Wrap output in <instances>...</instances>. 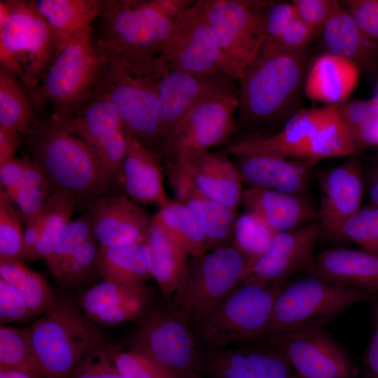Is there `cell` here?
I'll list each match as a JSON object with an SVG mask.
<instances>
[{
  "label": "cell",
  "mask_w": 378,
  "mask_h": 378,
  "mask_svg": "<svg viewBox=\"0 0 378 378\" xmlns=\"http://www.w3.org/2000/svg\"><path fill=\"white\" fill-rule=\"evenodd\" d=\"M307 62L306 48L266 40L238 80V131L266 128L293 111L304 90Z\"/></svg>",
  "instance_id": "6da1fadb"
},
{
  "label": "cell",
  "mask_w": 378,
  "mask_h": 378,
  "mask_svg": "<svg viewBox=\"0 0 378 378\" xmlns=\"http://www.w3.org/2000/svg\"><path fill=\"white\" fill-rule=\"evenodd\" d=\"M77 134L73 120L62 123L52 116L42 120L31 133L24 135L31 159L43 171L50 192H66L77 202L97 200L111 183L97 158Z\"/></svg>",
  "instance_id": "7a4b0ae2"
},
{
  "label": "cell",
  "mask_w": 378,
  "mask_h": 378,
  "mask_svg": "<svg viewBox=\"0 0 378 378\" xmlns=\"http://www.w3.org/2000/svg\"><path fill=\"white\" fill-rule=\"evenodd\" d=\"M108 58L97 42L93 27L57 48L55 56L31 94L41 110L46 103L52 117L62 123L73 120L79 106L100 90Z\"/></svg>",
  "instance_id": "3957f363"
},
{
  "label": "cell",
  "mask_w": 378,
  "mask_h": 378,
  "mask_svg": "<svg viewBox=\"0 0 378 378\" xmlns=\"http://www.w3.org/2000/svg\"><path fill=\"white\" fill-rule=\"evenodd\" d=\"M107 58L99 91L110 101L126 130L162 155L158 85L164 59L162 57L149 62L120 56Z\"/></svg>",
  "instance_id": "277c9868"
},
{
  "label": "cell",
  "mask_w": 378,
  "mask_h": 378,
  "mask_svg": "<svg viewBox=\"0 0 378 378\" xmlns=\"http://www.w3.org/2000/svg\"><path fill=\"white\" fill-rule=\"evenodd\" d=\"M57 43L34 1H0V63L31 96L51 64Z\"/></svg>",
  "instance_id": "5b68a950"
},
{
  "label": "cell",
  "mask_w": 378,
  "mask_h": 378,
  "mask_svg": "<svg viewBox=\"0 0 378 378\" xmlns=\"http://www.w3.org/2000/svg\"><path fill=\"white\" fill-rule=\"evenodd\" d=\"M43 378H68L104 335L73 302L57 304L25 328Z\"/></svg>",
  "instance_id": "8992f818"
},
{
  "label": "cell",
  "mask_w": 378,
  "mask_h": 378,
  "mask_svg": "<svg viewBox=\"0 0 378 378\" xmlns=\"http://www.w3.org/2000/svg\"><path fill=\"white\" fill-rule=\"evenodd\" d=\"M99 19L94 36L106 56L139 62L161 57L176 20L166 17L153 0H110Z\"/></svg>",
  "instance_id": "52a82bcc"
},
{
  "label": "cell",
  "mask_w": 378,
  "mask_h": 378,
  "mask_svg": "<svg viewBox=\"0 0 378 378\" xmlns=\"http://www.w3.org/2000/svg\"><path fill=\"white\" fill-rule=\"evenodd\" d=\"M371 298L374 297L360 290L304 275L282 286L262 338L323 328L347 308Z\"/></svg>",
  "instance_id": "ba28073f"
},
{
  "label": "cell",
  "mask_w": 378,
  "mask_h": 378,
  "mask_svg": "<svg viewBox=\"0 0 378 378\" xmlns=\"http://www.w3.org/2000/svg\"><path fill=\"white\" fill-rule=\"evenodd\" d=\"M283 285L244 279L197 323L198 336L205 348L229 347L260 340Z\"/></svg>",
  "instance_id": "9c48e42d"
},
{
  "label": "cell",
  "mask_w": 378,
  "mask_h": 378,
  "mask_svg": "<svg viewBox=\"0 0 378 378\" xmlns=\"http://www.w3.org/2000/svg\"><path fill=\"white\" fill-rule=\"evenodd\" d=\"M250 264L232 243L188 260L173 297V306L192 323H198L247 276Z\"/></svg>",
  "instance_id": "30bf717a"
},
{
  "label": "cell",
  "mask_w": 378,
  "mask_h": 378,
  "mask_svg": "<svg viewBox=\"0 0 378 378\" xmlns=\"http://www.w3.org/2000/svg\"><path fill=\"white\" fill-rule=\"evenodd\" d=\"M203 1L228 75L238 80L255 62L267 40L262 18L267 1Z\"/></svg>",
  "instance_id": "8fae6325"
},
{
  "label": "cell",
  "mask_w": 378,
  "mask_h": 378,
  "mask_svg": "<svg viewBox=\"0 0 378 378\" xmlns=\"http://www.w3.org/2000/svg\"><path fill=\"white\" fill-rule=\"evenodd\" d=\"M237 82L211 93L194 106L165 143L163 155L179 158L227 145L238 132Z\"/></svg>",
  "instance_id": "7c38bea8"
},
{
  "label": "cell",
  "mask_w": 378,
  "mask_h": 378,
  "mask_svg": "<svg viewBox=\"0 0 378 378\" xmlns=\"http://www.w3.org/2000/svg\"><path fill=\"white\" fill-rule=\"evenodd\" d=\"M188 323L173 305L155 309L142 318L128 346L188 378L197 371L200 357Z\"/></svg>",
  "instance_id": "4fadbf2b"
},
{
  "label": "cell",
  "mask_w": 378,
  "mask_h": 378,
  "mask_svg": "<svg viewBox=\"0 0 378 378\" xmlns=\"http://www.w3.org/2000/svg\"><path fill=\"white\" fill-rule=\"evenodd\" d=\"M161 57L170 67L183 71L202 76L228 75L203 0L195 1L175 21Z\"/></svg>",
  "instance_id": "5bb4252c"
},
{
  "label": "cell",
  "mask_w": 378,
  "mask_h": 378,
  "mask_svg": "<svg viewBox=\"0 0 378 378\" xmlns=\"http://www.w3.org/2000/svg\"><path fill=\"white\" fill-rule=\"evenodd\" d=\"M281 354L300 378H356L343 349L323 328L265 337L260 341Z\"/></svg>",
  "instance_id": "9a60e30c"
},
{
  "label": "cell",
  "mask_w": 378,
  "mask_h": 378,
  "mask_svg": "<svg viewBox=\"0 0 378 378\" xmlns=\"http://www.w3.org/2000/svg\"><path fill=\"white\" fill-rule=\"evenodd\" d=\"M73 125L94 153L108 181L121 182L127 130L106 96L99 91L82 104L74 113Z\"/></svg>",
  "instance_id": "2e32d148"
},
{
  "label": "cell",
  "mask_w": 378,
  "mask_h": 378,
  "mask_svg": "<svg viewBox=\"0 0 378 378\" xmlns=\"http://www.w3.org/2000/svg\"><path fill=\"white\" fill-rule=\"evenodd\" d=\"M203 378H299L289 362L263 343L200 350Z\"/></svg>",
  "instance_id": "e0dca14e"
},
{
  "label": "cell",
  "mask_w": 378,
  "mask_h": 378,
  "mask_svg": "<svg viewBox=\"0 0 378 378\" xmlns=\"http://www.w3.org/2000/svg\"><path fill=\"white\" fill-rule=\"evenodd\" d=\"M236 81L238 80L226 74L202 76L175 69L164 62L158 85L163 149L194 106L211 93Z\"/></svg>",
  "instance_id": "ac0fdd59"
},
{
  "label": "cell",
  "mask_w": 378,
  "mask_h": 378,
  "mask_svg": "<svg viewBox=\"0 0 378 378\" xmlns=\"http://www.w3.org/2000/svg\"><path fill=\"white\" fill-rule=\"evenodd\" d=\"M318 220L289 231L276 232L266 252L246 277L269 285H283L309 262L320 237Z\"/></svg>",
  "instance_id": "d6986e66"
},
{
  "label": "cell",
  "mask_w": 378,
  "mask_h": 378,
  "mask_svg": "<svg viewBox=\"0 0 378 378\" xmlns=\"http://www.w3.org/2000/svg\"><path fill=\"white\" fill-rule=\"evenodd\" d=\"M165 171L175 201L184 204L196 216L206 237L209 250L232 243L237 209L205 195L180 158H169Z\"/></svg>",
  "instance_id": "ffe728a7"
},
{
  "label": "cell",
  "mask_w": 378,
  "mask_h": 378,
  "mask_svg": "<svg viewBox=\"0 0 378 378\" xmlns=\"http://www.w3.org/2000/svg\"><path fill=\"white\" fill-rule=\"evenodd\" d=\"M90 218L99 245L114 248L146 241L153 216L125 195H105L94 202Z\"/></svg>",
  "instance_id": "44dd1931"
},
{
  "label": "cell",
  "mask_w": 378,
  "mask_h": 378,
  "mask_svg": "<svg viewBox=\"0 0 378 378\" xmlns=\"http://www.w3.org/2000/svg\"><path fill=\"white\" fill-rule=\"evenodd\" d=\"M151 299L152 291L146 284L104 281L84 291L78 303L93 323L110 327L143 318L148 313Z\"/></svg>",
  "instance_id": "7402d4cb"
},
{
  "label": "cell",
  "mask_w": 378,
  "mask_h": 378,
  "mask_svg": "<svg viewBox=\"0 0 378 378\" xmlns=\"http://www.w3.org/2000/svg\"><path fill=\"white\" fill-rule=\"evenodd\" d=\"M304 275L378 295V255L365 250L331 248L314 255Z\"/></svg>",
  "instance_id": "603a6c76"
},
{
  "label": "cell",
  "mask_w": 378,
  "mask_h": 378,
  "mask_svg": "<svg viewBox=\"0 0 378 378\" xmlns=\"http://www.w3.org/2000/svg\"><path fill=\"white\" fill-rule=\"evenodd\" d=\"M330 105L323 108H308L295 112L284 126L269 135L245 136L229 144L225 148L233 155L246 151L273 153L285 158H304L307 146L326 120Z\"/></svg>",
  "instance_id": "cb8c5ba5"
},
{
  "label": "cell",
  "mask_w": 378,
  "mask_h": 378,
  "mask_svg": "<svg viewBox=\"0 0 378 378\" xmlns=\"http://www.w3.org/2000/svg\"><path fill=\"white\" fill-rule=\"evenodd\" d=\"M363 192L361 169L356 160L345 161L326 174L318 210L321 235L329 238L338 225L360 209Z\"/></svg>",
  "instance_id": "d4e9b609"
},
{
  "label": "cell",
  "mask_w": 378,
  "mask_h": 378,
  "mask_svg": "<svg viewBox=\"0 0 378 378\" xmlns=\"http://www.w3.org/2000/svg\"><path fill=\"white\" fill-rule=\"evenodd\" d=\"M161 157L162 154L148 148L127 131L121 183L136 202L160 208L170 201L164 187Z\"/></svg>",
  "instance_id": "484cf974"
},
{
  "label": "cell",
  "mask_w": 378,
  "mask_h": 378,
  "mask_svg": "<svg viewBox=\"0 0 378 378\" xmlns=\"http://www.w3.org/2000/svg\"><path fill=\"white\" fill-rule=\"evenodd\" d=\"M221 151L195 152L180 158L198 188L213 200L237 209L243 180L237 164Z\"/></svg>",
  "instance_id": "4316f807"
},
{
  "label": "cell",
  "mask_w": 378,
  "mask_h": 378,
  "mask_svg": "<svg viewBox=\"0 0 378 378\" xmlns=\"http://www.w3.org/2000/svg\"><path fill=\"white\" fill-rule=\"evenodd\" d=\"M234 156L243 182L304 198L308 176L303 165L265 151H246Z\"/></svg>",
  "instance_id": "83f0119b"
},
{
  "label": "cell",
  "mask_w": 378,
  "mask_h": 378,
  "mask_svg": "<svg viewBox=\"0 0 378 378\" xmlns=\"http://www.w3.org/2000/svg\"><path fill=\"white\" fill-rule=\"evenodd\" d=\"M241 202L246 211L259 216L275 232L318 220V210L306 199L279 190L249 186L243 190Z\"/></svg>",
  "instance_id": "f1b7e54d"
},
{
  "label": "cell",
  "mask_w": 378,
  "mask_h": 378,
  "mask_svg": "<svg viewBox=\"0 0 378 378\" xmlns=\"http://www.w3.org/2000/svg\"><path fill=\"white\" fill-rule=\"evenodd\" d=\"M321 32L329 53L351 61L359 70L372 73L377 69L378 42L363 34L340 1Z\"/></svg>",
  "instance_id": "f546056e"
},
{
  "label": "cell",
  "mask_w": 378,
  "mask_h": 378,
  "mask_svg": "<svg viewBox=\"0 0 378 378\" xmlns=\"http://www.w3.org/2000/svg\"><path fill=\"white\" fill-rule=\"evenodd\" d=\"M359 69L351 61L330 54L318 56L306 76L304 92L306 97L316 102L340 104L355 89Z\"/></svg>",
  "instance_id": "4dcf8cb0"
},
{
  "label": "cell",
  "mask_w": 378,
  "mask_h": 378,
  "mask_svg": "<svg viewBox=\"0 0 378 378\" xmlns=\"http://www.w3.org/2000/svg\"><path fill=\"white\" fill-rule=\"evenodd\" d=\"M110 0H37L36 9L46 19L57 48L92 27Z\"/></svg>",
  "instance_id": "1f68e13d"
},
{
  "label": "cell",
  "mask_w": 378,
  "mask_h": 378,
  "mask_svg": "<svg viewBox=\"0 0 378 378\" xmlns=\"http://www.w3.org/2000/svg\"><path fill=\"white\" fill-rule=\"evenodd\" d=\"M146 241L150 254L152 277L157 281L163 298L170 299L179 286L190 255L166 229L153 219Z\"/></svg>",
  "instance_id": "d6a6232c"
},
{
  "label": "cell",
  "mask_w": 378,
  "mask_h": 378,
  "mask_svg": "<svg viewBox=\"0 0 378 378\" xmlns=\"http://www.w3.org/2000/svg\"><path fill=\"white\" fill-rule=\"evenodd\" d=\"M97 270L104 281L122 285L146 284L152 277L146 241L114 248L100 246Z\"/></svg>",
  "instance_id": "836d02e7"
},
{
  "label": "cell",
  "mask_w": 378,
  "mask_h": 378,
  "mask_svg": "<svg viewBox=\"0 0 378 378\" xmlns=\"http://www.w3.org/2000/svg\"><path fill=\"white\" fill-rule=\"evenodd\" d=\"M39 111L25 85L0 66V128L27 135L42 121Z\"/></svg>",
  "instance_id": "e575fe53"
},
{
  "label": "cell",
  "mask_w": 378,
  "mask_h": 378,
  "mask_svg": "<svg viewBox=\"0 0 378 378\" xmlns=\"http://www.w3.org/2000/svg\"><path fill=\"white\" fill-rule=\"evenodd\" d=\"M0 277L18 291L33 316L46 314L59 302L45 279L23 262L0 261Z\"/></svg>",
  "instance_id": "d590c367"
},
{
  "label": "cell",
  "mask_w": 378,
  "mask_h": 378,
  "mask_svg": "<svg viewBox=\"0 0 378 378\" xmlns=\"http://www.w3.org/2000/svg\"><path fill=\"white\" fill-rule=\"evenodd\" d=\"M153 220L166 229L192 257L200 256L209 251L201 224L184 204L170 200L159 209Z\"/></svg>",
  "instance_id": "8d00e7d4"
},
{
  "label": "cell",
  "mask_w": 378,
  "mask_h": 378,
  "mask_svg": "<svg viewBox=\"0 0 378 378\" xmlns=\"http://www.w3.org/2000/svg\"><path fill=\"white\" fill-rule=\"evenodd\" d=\"M357 149L337 104L330 105L328 115L310 141L304 158L313 162L324 158L342 157L354 153Z\"/></svg>",
  "instance_id": "74e56055"
},
{
  "label": "cell",
  "mask_w": 378,
  "mask_h": 378,
  "mask_svg": "<svg viewBox=\"0 0 378 378\" xmlns=\"http://www.w3.org/2000/svg\"><path fill=\"white\" fill-rule=\"evenodd\" d=\"M76 198L66 192H51L42 209L43 223L40 239L30 262L46 260L71 223L77 204Z\"/></svg>",
  "instance_id": "f35d334b"
},
{
  "label": "cell",
  "mask_w": 378,
  "mask_h": 378,
  "mask_svg": "<svg viewBox=\"0 0 378 378\" xmlns=\"http://www.w3.org/2000/svg\"><path fill=\"white\" fill-rule=\"evenodd\" d=\"M276 233L259 216L246 211L237 218L232 244L246 257L251 269L268 249Z\"/></svg>",
  "instance_id": "ab89813d"
},
{
  "label": "cell",
  "mask_w": 378,
  "mask_h": 378,
  "mask_svg": "<svg viewBox=\"0 0 378 378\" xmlns=\"http://www.w3.org/2000/svg\"><path fill=\"white\" fill-rule=\"evenodd\" d=\"M0 370H15L43 377L25 329L1 325Z\"/></svg>",
  "instance_id": "60d3db41"
},
{
  "label": "cell",
  "mask_w": 378,
  "mask_h": 378,
  "mask_svg": "<svg viewBox=\"0 0 378 378\" xmlns=\"http://www.w3.org/2000/svg\"><path fill=\"white\" fill-rule=\"evenodd\" d=\"M328 239L351 241L378 255V207L360 209L338 225Z\"/></svg>",
  "instance_id": "b9f144b4"
},
{
  "label": "cell",
  "mask_w": 378,
  "mask_h": 378,
  "mask_svg": "<svg viewBox=\"0 0 378 378\" xmlns=\"http://www.w3.org/2000/svg\"><path fill=\"white\" fill-rule=\"evenodd\" d=\"M24 231L11 199L0 190V261L22 262Z\"/></svg>",
  "instance_id": "7bdbcfd3"
},
{
  "label": "cell",
  "mask_w": 378,
  "mask_h": 378,
  "mask_svg": "<svg viewBox=\"0 0 378 378\" xmlns=\"http://www.w3.org/2000/svg\"><path fill=\"white\" fill-rule=\"evenodd\" d=\"M100 245L94 237L80 244L65 262L57 279L64 285L76 286L98 274Z\"/></svg>",
  "instance_id": "ee69618b"
},
{
  "label": "cell",
  "mask_w": 378,
  "mask_h": 378,
  "mask_svg": "<svg viewBox=\"0 0 378 378\" xmlns=\"http://www.w3.org/2000/svg\"><path fill=\"white\" fill-rule=\"evenodd\" d=\"M113 359L124 378H178L169 370L130 347L108 344Z\"/></svg>",
  "instance_id": "f6af8a7d"
},
{
  "label": "cell",
  "mask_w": 378,
  "mask_h": 378,
  "mask_svg": "<svg viewBox=\"0 0 378 378\" xmlns=\"http://www.w3.org/2000/svg\"><path fill=\"white\" fill-rule=\"evenodd\" d=\"M1 189L15 190L49 184L38 164L27 157L14 158L0 165Z\"/></svg>",
  "instance_id": "bcb514c9"
},
{
  "label": "cell",
  "mask_w": 378,
  "mask_h": 378,
  "mask_svg": "<svg viewBox=\"0 0 378 378\" xmlns=\"http://www.w3.org/2000/svg\"><path fill=\"white\" fill-rule=\"evenodd\" d=\"M93 236L90 215L71 221L52 253L45 260L55 277L75 250Z\"/></svg>",
  "instance_id": "7dc6e473"
},
{
  "label": "cell",
  "mask_w": 378,
  "mask_h": 378,
  "mask_svg": "<svg viewBox=\"0 0 378 378\" xmlns=\"http://www.w3.org/2000/svg\"><path fill=\"white\" fill-rule=\"evenodd\" d=\"M68 378H124L104 342L88 351Z\"/></svg>",
  "instance_id": "c3c4849f"
},
{
  "label": "cell",
  "mask_w": 378,
  "mask_h": 378,
  "mask_svg": "<svg viewBox=\"0 0 378 378\" xmlns=\"http://www.w3.org/2000/svg\"><path fill=\"white\" fill-rule=\"evenodd\" d=\"M337 106L358 149L364 134L378 118V104L372 99L356 100Z\"/></svg>",
  "instance_id": "681fc988"
},
{
  "label": "cell",
  "mask_w": 378,
  "mask_h": 378,
  "mask_svg": "<svg viewBox=\"0 0 378 378\" xmlns=\"http://www.w3.org/2000/svg\"><path fill=\"white\" fill-rule=\"evenodd\" d=\"M50 190V187L46 186L4 191L14 204L22 223L26 226L40 214L48 198Z\"/></svg>",
  "instance_id": "f907efd6"
},
{
  "label": "cell",
  "mask_w": 378,
  "mask_h": 378,
  "mask_svg": "<svg viewBox=\"0 0 378 378\" xmlns=\"http://www.w3.org/2000/svg\"><path fill=\"white\" fill-rule=\"evenodd\" d=\"M341 3L363 34L378 42V0H346Z\"/></svg>",
  "instance_id": "816d5d0a"
},
{
  "label": "cell",
  "mask_w": 378,
  "mask_h": 378,
  "mask_svg": "<svg viewBox=\"0 0 378 378\" xmlns=\"http://www.w3.org/2000/svg\"><path fill=\"white\" fill-rule=\"evenodd\" d=\"M33 317L18 291L0 277V323L25 321Z\"/></svg>",
  "instance_id": "f5cc1de1"
},
{
  "label": "cell",
  "mask_w": 378,
  "mask_h": 378,
  "mask_svg": "<svg viewBox=\"0 0 378 378\" xmlns=\"http://www.w3.org/2000/svg\"><path fill=\"white\" fill-rule=\"evenodd\" d=\"M338 1L294 0V5L300 19L316 34L321 32Z\"/></svg>",
  "instance_id": "db71d44e"
},
{
  "label": "cell",
  "mask_w": 378,
  "mask_h": 378,
  "mask_svg": "<svg viewBox=\"0 0 378 378\" xmlns=\"http://www.w3.org/2000/svg\"><path fill=\"white\" fill-rule=\"evenodd\" d=\"M316 34L298 15L274 43L288 48L303 49Z\"/></svg>",
  "instance_id": "11a10c76"
},
{
  "label": "cell",
  "mask_w": 378,
  "mask_h": 378,
  "mask_svg": "<svg viewBox=\"0 0 378 378\" xmlns=\"http://www.w3.org/2000/svg\"><path fill=\"white\" fill-rule=\"evenodd\" d=\"M373 298V328L363 358L360 378H378V295Z\"/></svg>",
  "instance_id": "9f6ffc18"
},
{
  "label": "cell",
  "mask_w": 378,
  "mask_h": 378,
  "mask_svg": "<svg viewBox=\"0 0 378 378\" xmlns=\"http://www.w3.org/2000/svg\"><path fill=\"white\" fill-rule=\"evenodd\" d=\"M43 223L42 211L36 217L31 220L24 230V247L22 262H30L36 246L40 239Z\"/></svg>",
  "instance_id": "6f0895ef"
},
{
  "label": "cell",
  "mask_w": 378,
  "mask_h": 378,
  "mask_svg": "<svg viewBox=\"0 0 378 378\" xmlns=\"http://www.w3.org/2000/svg\"><path fill=\"white\" fill-rule=\"evenodd\" d=\"M21 135L14 130L0 128V165L15 158L21 144Z\"/></svg>",
  "instance_id": "680465c9"
},
{
  "label": "cell",
  "mask_w": 378,
  "mask_h": 378,
  "mask_svg": "<svg viewBox=\"0 0 378 378\" xmlns=\"http://www.w3.org/2000/svg\"><path fill=\"white\" fill-rule=\"evenodd\" d=\"M0 378H43L42 376L15 370H0Z\"/></svg>",
  "instance_id": "91938a15"
},
{
  "label": "cell",
  "mask_w": 378,
  "mask_h": 378,
  "mask_svg": "<svg viewBox=\"0 0 378 378\" xmlns=\"http://www.w3.org/2000/svg\"><path fill=\"white\" fill-rule=\"evenodd\" d=\"M370 195L374 206L378 207V167L373 170L371 175Z\"/></svg>",
  "instance_id": "94428289"
},
{
  "label": "cell",
  "mask_w": 378,
  "mask_h": 378,
  "mask_svg": "<svg viewBox=\"0 0 378 378\" xmlns=\"http://www.w3.org/2000/svg\"><path fill=\"white\" fill-rule=\"evenodd\" d=\"M188 378H203L197 372L192 373Z\"/></svg>",
  "instance_id": "6125c7cd"
},
{
  "label": "cell",
  "mask_w": 378,
  "mask_h": 378,
  "mask_svg": "<svg viewBox=\"0 0 378 378\" xmlns=\"http://www.w3.org/2000/svg\"><path fill=\"white\" fill-rule=\"evenodd\" d=\"M377 104H378V88L376 91V93H375V96L372 99Z\"/></svg>",
  "instance_id": "be15d7a7"
},
{
  "label": "cell",
  "mask_w": 378,
  "mask_h": 378,
  "mask_svg": "<svg viewBox=\"0 0 378 378\" xmlns=\"http://www.w3.org/2000/svg\"><path fill=\"white\" fill-rule=\"evenodd\" d=\"M300 378V377H299Z\"/></svg>",
  "instance_id": "e7e4bbea"
}]
</instances>
